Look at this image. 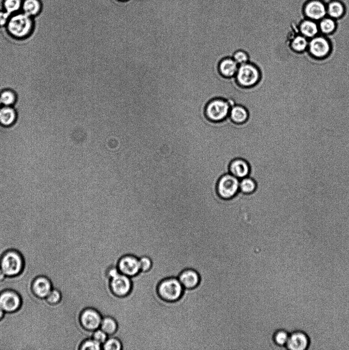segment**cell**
Returning <instances> with one entry per match:
<instances>
[{
    "label": "cell",
    "instance_id": "obj_14",
    "mask_svg": "<svg viewBox=\"0 0 349 350\" xmlns=\"http://www.w3.org/2000/svg\"><path fill=\"white\" fill-rule=\"evenodd\" d=\"M229 174L238 179L248 176L251 172V165L245 159L236 158L230 161L228 166Z\"/></svg>",
    "mask_w": 349,
    "mask_h": 350
},
{
    "label": "cell",
    "instance_id": "obj_25",
    "mask_svg": "<svg viewBox=\"0 0 349 350\" xmlns=\"http://www.w3.org/2000/svg\"><path fill=\"white\" fill-rule=\"evenodd\" d=\"M336 26L335 20L330 17H326L319 22V32L323 35L331 34L336 30Z\"/></svg>",
    "mask_w": 349,
    "mask_h": 350
},
{
    "label": "cell",
    "instance_id": "obj_5",
    "mask_svg": "<svg viewBox=\"0 0 349 350\" xmlns=\"http://www.w3.org/2000/svg\"><path fill=\"white\" fill-rule=\"evenodd\" d=\"M109 285L113 295L119 298L127 297L132 289L131 278L121 273L110 279Z\"/></svg>",
    "mask_w": 349,
    "mask_h": 350
},
{
    "label": "cell",
    "instance_id": "obj_21",
    "mask_svg": "<svg viewBox=\"0 0 349 350\" xmlns=\"http://www.w3.org/2000/svg\"><path fill=\"white\" fill-rule=\"evenodd\" d=\"M219 68L223 76L231 77L237 74L239 67L234 60L227 59L220 63Z\"/></svg>",
    "mask_w": 349,
    "mask_h": 350
},
{
    "label": "cell",
    "instance_id": "obj_31",
    "mask_svg": "<svg viewBox=\"0 0 349 350\" xmlns=\"http://www.w3.org/2000/svg\"><path fill=\"white\" fill-rule=\"evenodd\" d=\"M102 345L92 338L86 339L81 344L79 350H101Z\"/></svg>",
    "mask_w": 349,
    "mask_h": 350
},
{
    "label": "cell",
    "instance_id": "obj_10",
    "mask_svg": "<svg viewBox=\"0 0 349 350\" xmlns=\"http://www.w3.org/2000/svg\"><path fill=\"white\" fill-rule=\"evenodd\" d=\"M304 13L307 19L320 21L326 18L327 6L320 0H310L305 4Z\"/></svg>",
    "mask_w": 349,
    "mask_h": 350
},
{
    "label": "cell",
    "instance_id": "obj_37",
    "mask_svg": "<svg viewBox=\"0 0 349 350\" xmlns=\"http://www.w3.org/2000/svg\"><path fill=\"white\" fill-rule=\"evenodd\" d=\"M4 314H5V312L2 309V308L0 307V320H1V319L3 318Z\"/></svg>",
    "mask_w": 349,
    "mask_h": 350
},
{
    "label": "cell",
    "instance_id": "obj_18",
    "mask_svg": "<svg viewBox=\"0 0 349 350\" xmlns=\"http://www.w3.org/2000/svg\"><path fill=\"white\" fill-rule=\"evenodd\" d=\"M42 10L41 0H23L22 10L26 15L34 18L39 16Z\"/></svg>",
    "mask_w": 349,
    "mask_h": 350
},
{
    "label": "cell",
    "instance_id": "obj_29",
    "mask_svg": "<svg viewBox=\"0 0 349 350\" xmlns=\"http://www.w3.org/2000/svg\"><path fill=\"white\" fill-rule=\"evenodd\" d=\"M289 335L290 333L284 330H279L275 333L273 337L274 342L281 350H287L286 346Z\"/></svg>",
    "mask_w": 349,
    "mask_h": 350
},
{
    "label": "cell",
    "instance_id": "obj_3",
    "mask_svg": "<svg viewBox=\"0 0 349 350\" xmlns=\"http://www.w3.org/2000/svg\"><path fill=\"white\" fill-rule=\"evenodd\" d=\"M23 267V259L16 250L7 251L0 262V271L6 276L13 277L19 275Z\"/></svg>",
    "mask_w": 349,
    "mask_h": 350
},
{
    "label": "cell",
    "instance_id": "obj_35",
    "mask_svg": "<svg viewBox=\"0 0 349 350\" xmlns=\"http://www.w3.org/2000/svg\"><path fill=\"white\" fill-rule=\"evenodd\" d=\"M234 60L238 64L242 65L248 61L249 57L245 52L239 51L234 54Z\"/></svg>",
    "mask_w": 349,
    "mask_h": 350
},
{
    "label": "cell",
    "instance_id": "obj_34",
    "mask_svg": "<svg viewBox=\"0 0 349 350\" xmlns=\"http://www.w3.org/2000/svg\"><path fill=\"white\" fill-rule=\"evenodd\" d=\"M62 298L61 292L56 289H53L49 294L46 298L47 301L51 304L59 303Z\"/></svg>",
    "mask_w": 349,
    "mask_h": 350
},
{
    "label": "cell",
    "instance_id": "obj_6",
    "mask_svg": "<svg viewBox=\"0 0 349 350\" xmlns=\"http://www.w3.org/2000/svg\"><path fill=\"white\" fill-rule=\"evenodd\" d=\"M237 74L238 82L244 87H251L256 85L260 79L258 69L249 64L241 65Z\"/></svg>",
    "mask_w": 349,
    "mask_h": 350
},
{
    "label": "cell",
    "instance_id": "obj_15",
    "mask_svg": "<svg viewBox=\"0 0 349 350\" xmlns=\"http://www.w3.org/2000/svg\"><path fill=\"white\" fill-rule=\"evenodd\" d=\"M35 295L40 298H46L52 290L51 283L45 276H39L35 279L32 286Z\"/></svg>",
    "mask_w": 349,
    "mask_h": 350
},
{
    "label": "cell",
    "instance_id": "obj_20",
    "mask_svg": "<svg viewBox=\"0 0 349 350\" xmlns=\"http://www.w3.org/2000/svg\"><path fill=\"white\" fill-rule=\"evenodd\" d=\"M327 15L333 19L341 18L345 12L344 5L337 0H333L326 5Z\"/></svg>",
    "mask_w": 349,
    "mask_h": 350
},
{
    "label": "cell",
    "instance_id": "obj_22",
    "mask_svg": "<svg viewBox=\"0 0 349 350\" xmlns=\"http://www.w3.org/2000/svg\"><path fill=\"white\" fill-rule=\"evenodd\" d=\"M100 329L107 334L109 337H111L118 331V322L112 317H103Z\"/></svg>",
    "mask_w": 349,
    "mask_h": 350
},
{
    "label": "cell",
    "instance_id": "obj_28",
    "mask_svg": "<svg viewBox=\"0 0 349 350\" xmlns=\"http://www.w3.org/2000/svg\"><path fill=\"white\" fill-rule=\"evenodd\" d=\"M17 100V96L14 91L7 89L0 93V102L3 106L12 107Z\"/></svg>",
    "mask_w": 349,
    "mask_h": 350
},
{
    "label": "cell",
    "instance_id": "obj_11",
    "mask_svg": "<svg viewBox=\"0 0 349 350\" xmlns=\"http://www.w3.org/2000/svg\"><path fill=\"white\" fill-rule=\"evenodd\" d=\"M230 106L228 102L223 100H216L211 102L207 108V115L214 121H220L228 115Z\"/></svg>",
    "mask_w": 349,
    "mask_h": 350
},
{
    "label": "cell",
    "instance_id": "obj_13",
    "mask_svg": "<svg viewBox=\"0 0 349 350\" xmlns=\"http://www.w3.org/2000/svg\"><path fill=\"white\" fill-rule=\"evenodd\" d=\"M309 343L306 333L296 331L290 334L286 347L287 350H308Z\"/></svg>",
    "mask_w": 349,
    "mask_h": 350
},
{
    "label": "cell",
    "instance_id": "obj_24",
    "mask_svg": "<svg viewBox=\"0 0 349 350\" xmlns=\"http://www.w3.org/2000/svg\"><path fill=\"white\" fill-rule=\"evenodd\" d=\"M258 186L255 180L250 177H246L240 181L239 190L244 194L251 195L254 194L257 189Z\"/></svg>",
    "mask_w": 349,
    "mask_h": 350
},
{
    "label": "cell",
    "instance_id": "obj_30",
    "mask_svg": "<svg viewBox=\"0 0 349 350\" xmlns=\"http://www.w3.org/2000/svg\"><path fill=\"white\" fill-rule=\"evenodd\" d=\"M103 350H123L121 341L114 337H109L106 342L102 345Z\"/></svg>",
    "mask_w": 349,
    "mask_h": 350
},
{
    "label": "cell",
    "instance_id": "obj_26",
    "mask_svg": "<svg viewBox=\"0 0 349 350\" xmlns=\"http://www.w3.org/2000/svg\"><path fill=\"white\" fill-rule=\"evenodd\" d=\"M230 117L236 123L242 124L248 118V113L244 108L238 106H235L230 110Z\"/></svg>",
    "mask_w": 349,
    "mask_h": 350
},
{
    "label": "cell",
    "instance_id": "obj_1",
    "mask_svg": "<svg viewBox=\"0 0 349 350\" xmlns=\"http://www.w3.org/2000/svg\"><path fill=\"white\" fill-rule=\"evenodd\" d=\"M34 25L33 18L22 12L12 15L6 27L11 36L17 39H24L31 35Z\"/></svg>",
    "mask_w": 349,
    "mask_h": 350
},
{
    "label": "cell",
    "instance_id": "obj_23",
    "mask_svg": "<svg viewBox=\"0 0 349 350\" xmlns=\"http://www.w3.org/2000/svg\"><path fill=\"white\" fill-rule=\"evenodd\" d=\"M291 48L297 52H303L307 49L309 39L300 34L289 42Z\"/></svg>",
    "mask_w": 349,
    "mask_h": 350
},
{
    "label": "cell",
    "instance_id": "obj_17",
    "mask_svg": "<svg viewBox=\"0 0 349 350\" xmlns=\"http://www.w3.org/2000/svg\"><path fill=\"white\" fill-rule=\"evenodd\" d=\"M300 32L305 37L311 39L318 34V25L315 21L307 19L300 24Z\"/></svg>",
    "mask_w": 349,
    "mask_h": 350
},
{
    "label": "cell",
    "instance_id": "obj_40",
    "mask_svg": "<svg viewBox=\"0 0 349 350\" xmlns=\"http://www.w3.org/2000/svg\"></svg>",
    "mask_w": 349,
    "mask_h": 350
},
{
    "label": "cell",
    "instance_id": "obj_33",
    "mask_svg": "<svg viewBox=\"0 0 349 350\" xmlns=\"http://www.w3.org/2000/svg\"><path fill=\"white\" fill-rule=\"evenodd\" d=\"M139 263L140 267V272H147L149 271L152 267V262L151 260L147 257H142L139 258Z\"/></svg>",
    "mask_w": 349,
    "mask_h": 350
},
{
    "label": "cell",
    "instance_id": "obj_2",
    "mask_svg": "<svg viewBox=\"0 0 349 350\" xmlns=\"http://www.w3.org/2000/svg\"><path fill=\"white\" fill-rule=\"evenodd\" d=\"M184 287L178 278L170 277L163 280L157 287L158 296L165 302L179 300L183 295Z\"/></svg>",
    "mask_w": 349,
    "mask_h": 350
},
{
    "label": "cell",
    "instance_id": "obj_39",
    "mask_svg": "<svg viewBox=\"0 0 349 350\" xmlns=\"http://www.w3.org/2000/svg\"><path fill=\"white\" fill-rule=\"evenodd\" d=\"M2 106V105L1 103V102H0V108H1Z\"/></svg>",
    "mask_w": 349,
    "mask_h": 350
},
{
    "label": "cell",
    "instance_id": "obj_36",
    "mask_svg": "<svg viewBox=\"0 0 349 350\" xmlns=\"http://www.w3.org/2000/svg\"><path fill=\"white\" fill-rule=\"evenodd\" d=\"M11 16L4 10H0V27L6 26Z\"/></svg>",
    "mask_w": 349,
    "mask_h": 350
},
{
    "label": "cell",
    "instance_id": "obj_8",
    "mask_svg": "<svg viewBox=\"0 0 349 350\" xmlns=\"http://www.w3.org/2000/svg\"><path fill=\"white\" fill-rule=\"evenodd\" d=\"M307 49L314 57L323 59L330 53L331 45L328 39L321 34L309 40Z\"/></svg>",
    "mask_w": 349,
    "mask_h": 350
},
{
    "label": "cell",
    "instance_id": "obj_38",
    "mask_svg": "<svg viewBox=\"0 0 349 350\" xmlns=\"http://www.w3.org/2000/svg\"><path fill=\"white\" fill-rule=\"evenodd\" d=\"M119 1H123V2H124V1H127V0H119Z\"/></svg>",
    "mask_w": 349,
    "mask_h": 350
},
{
    "label": "cell",
    "instance_id": "obj_7",
    "mask_svg": "<svg viewBox=\"0 0 349 350\" xmlns=\"http://www.w3.org/2000/svg\"><path fill=\"white\" fill-rule=\"evenodd\" d=\"M103 317L94 308L87 307L80 314V324L85 330L93 332L100 328Z\"/></svg>",
    "mask_w": 349,
    "mask_h": 350
},
{
    "label": "cell",
    "instance_id": "obj_19",
    "mask_svg": "<svg viewBox=\"0 0 349 350\" xmlns=\"http://www.w3.org/2000/svg\"><path fill=\"white\" fill-rule=\"evenodd\" d=\"M16 119V111L13 107L2 106L0 108V124L4 127H10Z\"/></svg>",
    "mask_w": 349,
    "mask_h": 350
},
{
    "label": "cell",
    "instance_id": "obj_27",
    "mask_svg": "<svg viewBox=\"0 0 349 350\" xmlns=\"http://www.w3.org/2000/svg\"><path fill=\"white\" fill-rule=\"evenodd\" d=\"M23 0H3V10L10 15L19 12L22 9Z\"/></svg>",
    "mask_w": 349,
    "mask_h": 350
},
{
    "label": "cell",
    "instance_id": "obj_12",
    "mask_svg": "<svg viewBox=\"0 0 349 350\" xmlns=\"http://www.w3.org/2000/svg\"><path fill=\"white\" fill-rule=\"evenodd\" d=\"M21 305V299L15 291L6 290L0 293V307L5 312L17 311Z\"/></svg>",
    "mask_w": 349,
    "mask_h": 350
},
{
    "label": "cell",
    "instance_id": "obj_4",
    "mask_svg": "<svg viewBox=\"0 0 349 350\" xmlns=\"http://www.w3.org/2000/svg\"><path fill=\"white\" fill-rule=\"evenodd\" d=\"M239 179L230 174L222 175L218 180L216 185L217 193L222 200H229L234 198L239 190Z\"/></svg>",
    "mask_w": 349,
    "mask_h": 350
},
{
    "label": "cell",
    "instance_id": "obj_32",
    "mask_svg": "<svg viewBox=\"0 0 349 350\" xmlns=\"http://www.w3.org/2000/svg\"><path fill=\"white\" fill-rule=\"evenodd\" d=\"M109 338V336L100 328L93 332L92 338L101 345H103Z\"/></svg>",
    "mask_w": 349,
    "mask_h": 350
},
{
    "label": "cell",
    "instance_id": "obj_9",
    "mask_svg": "<svg viewBox=\"0 0 349 350\" xmlns=\"http://www.w3.org/2000/svg\"><path fill=\"white\" fill-rule=\"evenodd\" d=\"M120 272L130 277L140 272L139 259L132 255H126L120 259L118 263Z\"/></svg>",
    "mask_w": 349,
    "mask_h": 350
},
{
    "label": "cell",
    "instance_id": "obj_16",
    "mask_svg": "<svg viewBox=\"0 0 349 350\" xmlns=\"http://www.w3.org/2000/svg\"><path fill=\"white\" fill-rule=\"evenodd\" d=\"M178 278L184 289H193L198 286L200 282L198 273L192 269L183 271Z\"/></svg>",
    "mask_w": 349,
    "mask_h": 350
}]
</instances>
